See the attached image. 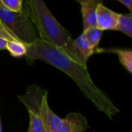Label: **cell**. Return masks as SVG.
<instances>
[{"label":"cell","mask_w":132,"mask_h":132,"mask_svg":"<svg viewBox=\"0 0 132 132\" xmlns=\"http://www.w3.org/2000/svg\"><path fill=\"white\" fill-rule=\"evenodd\" d=\"M97 5V4L95 3L80 4L84 30L90 27L97 26V13H96Z\"/></svg>","instance_id":"9c48e42d"},{"label":"cell","mask_w":132,"mask_h":132,"mask_svg":"<svg viewBox=\"0 0 132 132\" xmlns=\"http://www.w3.org/2000/svg\"><path fill=\"white\" fill-rule=\"evenodd\" d=\"M0 4L13 12H21L23 9V0H0Z\"/></svg>","instance_id":"5bb4252c"},{"label":"cell","mask_w":132,"mask_h":132,"mask_svg":"<svg viewBox=\"0 0 132 132\" xmlns=\"http://www.w3.org/2000/svg\"><path fill=\"white\" fill-rule=\"evenodd\" d=\"M29 117V125L27 132H43L44 128L40 117V112H28Z\"/></svg>","instance_id":"4fadbf2b"},{"label":"cell","mask_w":132,"mask_h":132,"mask_svg":"<svg viewBox=\"0 0 132 132\" xmlns=\"http://www.w3.org/2000/svg\"><path fill=\"white\" fill-rule=\"evenodd\" d=\"M77 2H78L80 4H85V3H95V4H98L101 3L103 0H76Z\"/></svg>","instance_id":"ac0fdd59"},{"label":"cell","mask_w":132,"mask_h":132,"mask_svg":"<svg viewBox=\"0 0 132 132\" xmlns=\"http://www.w3.org/2000/svg\"><path fill=\"white\" fill-rule=\"evenodd\" d=\"M0 21L19 41L26 44L39 39L36 30L23 10L10 11L0 4Z\"/></svg>","instance_id":"3957f363"},{"label":"cell","mask_w":132,"mask_h":132,"mask_svg":"<svg viewBox=\"0 0 132 132\" xmlns=\"http://www.w3.org/2000/svg\"><path fill=\"white\" fill-rule=\"evenodd\" d=\"M6 50L14 58L25 57L27 52L26 44L19 40H9Z\"/></svg>","instance_id":"8fae6325"},{"label":"cell","mask_w":132,"mask_h":132,"mask_svg":"<svg viewBox=\"0 0 132 132\" xmlns=\"http://www.w3.org/2000/svg\"><path fill=\"white\" fill-rule=\"evenodd\" d=\"M47 93L36 85L29 86L24 95L19 96L28 112H40V106L43 97Z\"/></svg>","instance_id":"5b68a950"},{"label":"cell","mask_w":132,"mask_h":132,"mask_svg":"<svg viewBox=\"0 0 132 132\" xmlns=\"http://www.w3.org/2000/svg\"><path fill=\"white\" fill-rule=\"evenodd\" d=\"M0 35L3 36L9 40H19L0 21Z\"/></svg>","instance_id":"9a60e30c"},{"label":"cell","mask_w":132,"mask_h":132,"mask_svg":"<svg viewBox=\"0 0 132 132\" xmlns=\"http://www.w3.org/2000/svg\"><path fill=\"white\" fill-rule=\"evenodd\" d=\"M121 4H123L125 6H126L130 12L132 11V0H116Z\"/></svg>","instance_id":"e0dca14e"},{"label":"cell","mask_w":132,"mask_h":132,"mask_svg":"<svg viewBox=\"0 0 132 132\" xmlns=\"http://www.w3.org/2000/svg\"><path fill=\"white\" fill-rule=\"evenodd\" d=\"M95 52L114 53L117 54L120 63L130 74L132 73V51L131 49L111 48V49H96Z\"/></svg>","instance_id":"ba28073f"},{"label":"cell","mask_w":132,"mask_h":132,"mask_svg":"<svg viewBox=\"0 0 132 132\" xmlns=\"http://www.w3.org/2000/svg\"><path fill=\"white\" fill-rule=\"evenodd\" d=\"M26 47L27 52L25 57L29 63L40 60L67 74L78 86L84 96L111 120L120 112L108 96L94 84L87 68L84 67L77 58L68 54L63 49L39 38L26 44Z\"/></svg>","instance_id":"6da1fadb"},{"label":"cell","mask_w":132,"mask_h":132,"mask_svg":"<svg viewBox=\"0 0 132 132\" xmlns=\"http://www.w3.org/2000/svg\"><path fill=\"white\" fill-rule=\"evenodd\" d=\"M115 30L120 31L129 37H132V16L131 13L120 14Z\"/></svg>","instance_id":"30bf717a"},{"label":"cell","mask_w":132,"mask_h":132,"mask_svg":"<svg viewBox=\"0 0 132 132\" xmlns=\"http://www.w3.org/2000/svg\"><path fill=\"white\" fill-rule=\"evenodd\" d=\"M94 132H95V131H94Z\"/></svg>","instance_id":"44dd1931"},{"label":"cell","mask_w":132,"mask_h":132,"mask_svg":"<svg viewBox=\"0 0 132 132\" xmlns=\"http://www.w3.org/2000/svg\"><path fill=\"white\" fill-rule=\"evenodd\" d=\"M43 132H48V131H45V130H44V131H43Z\"/></svg>","instance_id":"ffe728a7"},{"label":"cell","mask_w":132,"mask_h":132,"mask_svg":"<svg viewBox=\"0 0 132 132\" xmlns=\"http://www.w3.org/2000/svg\"><path fill=\"white\" fill-rule=\"evenodd\" d=\"M83 33L84 34L86 39L87 40L90 46L94 50H96L101 39L103 31L96 26V27H90L84 30L83 31Z\"/></svg>","instance_id":"7c38bea8"},{"label":"cell","mask_w":132,"mask_h":132,"mask_svg":"<svg viewBox=\"0 0 132 132\" xmlns=\"http://www.w3.org/2000/svg\"><path fill=\"white\" fill-rule=\"evenodd\" d=\"M0 132H2V124H1V121H0Z\"/></svg>","instance_id":"d6986e66"},{"label":"cell","mask_w":132,"mask_h":132,"mask_svg":"<svg viewBox=\"0 0 132 132\" xmlns=\"http://www.w3.org/2000/svg\"><path fill=\"white\" fill-rule=\"evenodd\" d=\"M97 13V27L102 31L115 30L119 13L114 12L104 5L101 2L98 3L96 7Z\"/></svg>","instance_id":"8992f818"},{"label":"cell","mask_w":132,"mask_h":132,"mask_svg":"<svg viewBox=\"0 0 132 132\" xmlns=\"http://www.w3.org/2000/svg\"><path fill=\"white\" fill-rule=\"evenodd\" d=\"M90 125L87 118L80 113H69L63 119L60 132H87Z\"/></svg>","instance_id":"52a82bcc"},{"label":"cell","mask_w":132,"mask_h":132,"mask_svg":"<svg viewBox=\"0 0 132 132\" xmlns=\"http://www.w3.org/2000/svg\"><path fill=\"white\" fill-rule=\"evenodd\" d=\"M8 41H9L8 39H6L3 36L0 35V51L6 50V46H7Z\"/></svg>","instance_id":"2e32d148"},{"label":"cell","mask_w":132,"mask_h":132,"mask_svg":"<svg viewBox=\"0 0 132 132\" xmlns=\"http://www.w3.org/2000/svg\"><path fill=\"white\" fill-rule=\"evenodd\" d=\"M22 10L40 40L63 49L72 38L70 33L56 19L43 0H23Z\"/></svg>","instance_id":"7a4b0ae2"},{"label":"cell","mask_w":132,"mask_h":132,"mask_svg":"<svg viewBox=\"0 0 132 132\" xmlns=\"http://www.w3.org/2000/svg\"><path fill=\"white\" fill-rule=\"evenodd\" d=\"M40 117L45 131L48 132H60L63 119L50 109L47 101V93L43 96L42 100L40 106Z\"/></svg>","instance_id":"277c9868"}]
</instances>
